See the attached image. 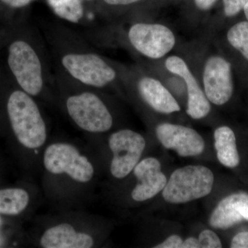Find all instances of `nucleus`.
Returning <instances> with one entry per match:
<instances>
[{
	"mask_svg": "<svg viewBox=\"0 0 248 248\" xmlns=\"http://www.w3.org/2000/svg\"><path fill=\"white\" fill-rule=\"evenodd\" d=\"M98 170L92 150L71 140H50L41 157L42 192L55 208L71 210L92 197Z\"/></svg>",
	"mask_w": 248,
	"mask_h": 248,
	"instance_id": "f257e3e1",
	"label": "nucleus"
},
{
	"mask_svg": "<svg viewBox=\"0 0 248 248\" xmlns=\"http://www.w3.org/2000/svg\"><path fill=\"white\" fill-rule=\"evenodd\" d=\"M55 70L80 84L104 91L119 82L125 71L94 50L84 37L63 24L46 31Z\"/></svg>",
	"mask_w": 248,
	"mask_h": 248,
	"instance_id": "f03ea898",
	"label": "nucleus"
},
{
	"mask_svg": "<svg viewBox=\"0 0 248 248\" xmlns=\"http://www.w3.org/2000/svg\"><path fill=\"white\" fill-rule=\"evenodd\" d=\"M8 45L7 63L16 84L23 91L55 105L51 62L38 31L26 29Z\"/></svg>",
	"mask_w": 248,
	"mask_h": 248,
	"instance_id": "7ed1b4c3",
	"label": "nucleus"
},
{
	"mask_svg": "<svg viewBox=\"0 0 248 248\" xmlns=\"http://www.w3.org/2000/svg\"><path fill=\"white\" fill-rule=\"evenodd\" d=\"M53 94L55 105L80 131L94 137L113 128L115 117L103 91L80 84L55 70Z\"/></svg>",
	"mask_w": 248,
	"mask_h": 248,
	"instance_id": "20e7f679",
	"label": "nucleus"
},
{
	"mask_svg": "<svg viewBox=\"0 0 248 248\" xmlns=\"http://www.w3.org/2000/svg\"><path fill=\"white\" fill-rule=\"evenodd\" d=\"M100 221L93 214L71 210L37 218L34 241L42 248H93L102 241Z\"/></svg>",
	"mask_w": 248,
	"mask_h": 248,
	"instance_id": "39448f33",
	"label": "nucleus"
},
{
	"mask_svg": "<svg viewBox=\"0 0 248 248\" xmlns=\"http://www.w3.org/2000/svg\"><path fill=\"white\" fill-rule=\"evenodd\" d=\"M6 112L16 141L40 170L42 153L50 141L48 121L40 101L18 86L8 94Z\"/></svg>",
	"mask_w": 248,
	"mask_h": 248,
	"instance_id": "423d86ee",
	"label": "nucleus"
},
{
	"mask_svg": "<svg viewBox=\"0 0 248 248\" xmlns=\"http://www.w3.org/2000/svg\"><path fill=\"white\" fill-rule=\"evenodd\" d=\"M215 176L203 166H186L174 170L162 190L163 198L172 204L188 203L210 195Z\"/></svg>",
	"mask_w": 248,
	"mask_h": 248,
	"instance_id": "0eeeda50",
	"label": "nucleus"
},
{
	"mask_svg": "<svg viewBox=\"0 0 248 248\" xmlns=\"http://www.w3.org/2000/svg\"><path fill=\"white\" fill-rule=\"evenodd\" d=\"M125 38L135 51L153 60L166 57L177 43L173 31L160 23H131L125 31Z\"/></svg>",
	"mask_w": 248,
	"mask_h": 248,
	"instance_id": "6e6552de",
	"label": "nucleus"
},
{
	"mask_svg": "<svg viewBox=\"0 0 248 248\" xmlns=\"http://www.w3.org/2000/svg\"><path fill=\"white\" fill-rule=\"evenodd\" d=\"M141 134L130 129L116 130L108 138V146L112 153L109 171L115 179H124L133 172L146 148Z\"/></svg>",
	"mask_w": 248,
	"mask_h": 248,
	"instance_id": "1a4fd4ad",
	"label": "nucleus"
},
{
	"mask_svg": "<svg viewBox=\"0 0 248 248\" xmlns=\"http://www.w3.org/2000/svg\"><path fill=\"white\" fill-rule=\"evenodd\" d=\"M123 84L135 91L142 102L159 113L169 115L181 110L180 105L159 79L140 72H125Z\"/></svg>",
	"mask_w": 248,
	"mask_h": 248,
	"instance_id": "9d476101",
	"label": "nucleus"
},
{
	"mask_svg": "<svg viewBox=\"0 0 248 248\" xmlns=\"http://www.w3.org/2000/svg\"><path fill=\"white\" fill-rule=\"evenodd\" d=\"M202 82L209 102L216 106L224 105L234 92L231 63L221 55H210L204 63Z\"/></svg>",
	"mask_w": 248,
	"mask_h": 248,
	"instance_id": "9b49d317",
	"label": "nucleus"
},
{
	"mask_svg": "<svg viewBox=\"0 0 248 248\" xmlns=\"http://www.w3.org/2000/svg\"><path fill=\"white\" fill-rule=\"evenodd\" d=\"M165 68L169 73L184 81L187 89V112L193 120L205 118L211 111V103L204 93L190 66L181 57L171 55L166 59Z\"/></svg>",
	"mask_w": 248,
	"mask_h": 248,
	"instance_id": "f8f14e48",
	"label": "nucleus"
},
{
	"mask_svg": "<svg viewBox=\"0 0 248 248\" xmlns=\"http://www.w3.org/2000/svg\"><path fill=\"white\" fill-rule=\"evenodd\" d=\"M156 135L162 146L175 151L182 157L198 156L203 153L205 143L200 134L194 129L179 124H160Z\"/></svg>",
	"mask_w": 248,
	"mask_h": 248,
	"instance_id": "ddd939ff",
	"label": "nucleus"
},
{
	"mask_svg": "<svg viewBox=\"0 0 248 248\" xmlns=\"http://www.w3.org/2000/svg\"><path fill=\"white\" fill-rule=\"evenodd\" d=\"M132 173L136 183L130 192V197L135 202L151 200L164 190L167 184V178L161 171V163L156 158L140 160Z\"/></svg>",
	"mask_w": 248,
	"mask_h": 248,
	"instance_id": "4468645a",
	"label": "nucleus"
},
{
	"mask_svg": "<svg viewBox=\"0 0 248 248\" xmlns=\"http://www.w3.org/2000/svg\"><path fill=\"white\" fill-rule=\"evenodd\" d=\"M248 221V193L236 192L218 203L209 218V224L216 229L226 230Z\"/></svg>",
	"mask_w": 248,
	"mask_h": 248,
	"instance_id": "2eb2a0df",
	"label": "nucleus"
},
{
	"mask_svg": "<svg viewBox=\"0 0 248 248\" xmlns=\"http://www.w3.org/2000/svg\"><path fill=\"white\" fill-rule=\"evenodd\" d=\"M32 190L22 187L0 189V215L19 216L33 208L38 204L40 191Z\"/></svg>",
	"mask_w": 248,
	"mask_h": 248,
	"instance_id": "dca6fc26",
	"label": "nucleus"
},
{
	"mask_svg": "<svg viewBox=\"0 0 248 248\" xmlns=\"http://www.w3.org/2000/svg\"><path fill=\"white\" fill-rule=\"evenodd\" d=\"M214 139L217 159L220 164L228 169L239 166L240 156L232 129L226 125L218 127L214 133Z\"/></svg>",
	"mask_w": 248,
	"mask_h": 248,
	"instance_id": "f3484780",
	"label": "nucleus"
},
{
	"mask_svg": "<svg viewBox=\"0 0 248 248\" xmlns=\"http://www.w3.org/2000/svg\"><path fill=\"white\" fill-rule=\"evenodd\" d=\"M54 14L65 22L86 24V11L83 0H46Z\"/></svg>",
	"mask_w": 248,
	"mask_h": 248,
	"instance_id": "a211bd4d",
	"label": "nucleus"
},
{
	"mask_svg": "<svg viewBox=\"0 0 248 248\" xmlns=\"http://www.w3.org/2000/svg\"><path fill=\"white\" fill-rule=\"evenodd\" d=\"M227 40L248 61V21L233 25L227 32Z\"/></svg>",
	"mask_w": 248,
	"mask_h": 248,
	"instance_id": "6ab92c4d",
	"label": "nucleus"
},
{
	"mask_svg": "<svg viewBox=\"0 0 248 248\" xmlns=\"http://www.w3.org/2000/svg\"><path fill=\"white\" fill-rule=\"evenodd\" d=\"M199 248H220L222 243L216 233L210 230H204L199 236Z\"/></svg>",
	"mask_w": 248,
	"mask_h": 248,
	"instance_id": "aec40b11",
	"label": "nucleus"
},
{
	"mask_svg": "<svg viewBox=\"0 0 248 248\" xmlns=\"http://www.w3.org/2000/svg\"><path fill=\"white\" fill-rule=\"evenodd\" d=\"M248 1V0H223L225 16L228 17L237 16L244 9Z\"/></svg>",
	"mask_w": 248,
	"mask_h": 248,
	"instance_id": "412c9836",
	"label": "nucleus"
},
{
	"mask_svg": "<svg viewBox=\"0 0 248 248\" xmlns=\"http://www.w3.org/2000/svg\"><path fill=\"white\" fill-rule=\"evenodd\" d=\"M181 236L177 234H172L164 240L161 244L155 246V248H181L183 243Z\"/></svg>",
	"mask_w": 248,
	"mask_h": 248,
	"instance_id": "4be33fe9",
	"label": "nucleus"
},
{
	"mask_svg": "<svg viewBox=\"0 0 248 248\" xmlns=\"http://www.w3.org/2000/svg\"><path fill=\"white\" fill-rule=\"evenodd\" d=\"M232 248H248V232H241L235 235L231 241Z\"/></svg>",
	"mask_w": 248,
	"mask_h": 248,
	"instance_id": "5701e85b",
	"label": "nucleus"
},
{
	"mask_svg": "<svg viewBox=\"0 0 248 248\" xmlns=\"http://www.w3.org/2000/svg\"><path fill=\"white\" fill-rule=\"evenodd\" d=\"M103 4L109 7H124L130 6L141 0H102Z\"/></svg>",
	"mask_w": 248,
	"mask_h": 248,
	"instance_id": "b1692460",
	"label": "nucleus"
},
{
	"mask_svg": "<svg viewBox=\"0 0 248 248\" xmlns=\"http://www.w3.org/2000/svg\"><path fill=\"white\" fill-rule=\"evenodd\" d=\"M35 0H0V1L11 9H22L29 6Z\"/></svg>",
	"mask_w": 248,
	"mask_h": 248,
	"instance_id": "393cba45",
	"label": "nucleus"
},
{
	"mask_svg": "<svg viewBox=\"0 0 248 248\" xmlns=\"http://www.w3.org/2000/svg\"><path fill=\"white\" fill-rule=\"evenodd\" d=\"M217 1V0H195V4L200 11H207L213 8Z\"/></svg>",
	"mask_w": 248,
	"mask_h": 248,
	"instance_id": "a878e982",
	"label": "nucleus"
},
{
	"mask_svg": "<svg viewBox=\"0 0 248 248\" xmlns=\"http://www.w3.org/2000/svg\"><path fill=\"white\" fill-rule=\"evenodd\" d=\"M181 248H199V240L195 237H189L183 241Z\"/></svg>",
	"mask_w": 248,
	"mask_h": 248,
	"instance_id": "bb28decb",
	"label": "nucleus"
},
{
	"mask_svg": "<svg viewBox=\"0 0 248 248\" xmlns=\"http://www.w3.org/2000/svg\"><path fill=\"white\" fill-rule=\"evenodd\" d=\"M2 215H0V248L4 247L6 245V239H5L3 227H4V221H3Z\"/></svg>",
	"mask_w": 248,
	"mask_h": 248,
	"instance_id": "cd10ccee",
	"label": "nucleus"
},
{
	"mask_svg": "<svg viewBox=\"0 0 248 248\" xmlns=\"http://www.w3.org/2000/svg\"><path fill=\"white\" fill-rule=\"evenodd\" d=\"M245 16H246V19H247V21H248V1L247 3H246V5H245L244 8Z\"/></svg>",
	"mask_w": 248,
	"mask_h": 248,
	"instance_id": "c85d7f7f",
	"label": "nucleus"
},
{
	"mask_svg": "<svg viewBox=\"0 0 248 248\" xmlns=\"http://www.w3.org/2000/svg\"><path fill=\"white\" fill-rule=\"evenodd\" d=\"M84 1H89V2H91V1H94V0H83Z\"/></svg>",
	"mask_w": 248,
	"mask_h": 248,
	"instance_id": "c756f323",
	"label": "nucleus"
}]
</instances>
